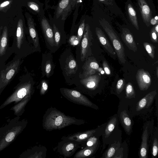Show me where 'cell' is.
<instances>
[{
  "label": "cell",
  "instance_id": "obj_1",
  "mask_svg": "<svg viewBox=\"0 0 158 158\" xmlns=\"http://www.w3.org/2000/svg\"><path fill=\"white\" fill-rule=\"evenodd\" d=\"M84 120L65 115L56 108L51 107L46 111L43 117L42 126L47 131L60 130L72 125H80Z\"/></svg>",
  "mask_w": 158,
  "mask_h": 158
},
{
  "label": "cell",
  "instance_id": "obj_2",
  "mask_svg": "<svg viewBox=\"0 0 158 158\" xmlns=\"http://www.w3.org/2000/svg\"><path fill=\"white\" fill-rule=\"evenodd\" d=\"M100 23L112 43L119 62L125 64L126 60L124 48L119 37L107 22L102 21Z\"/></svg>",
  "mask_w": 158,
  "mask_h": 158
},
{
  "label": "cell",
  "instance_id": "obj_3",
  "mask_svg": "<svg viewBox=\"0 0 158 158\" xmlns=\"http://www.w3.org/2000/svg\"><path fill=\"white\" fill-rule=\"evenodd\" d=\"M60 91L63 95L71 102L93 108L95 107L94 104L85 96L77 91L63 88L61 89Z\"/></svg>",
  "mask_w": 158,
  "mask_h": 158
},
{
  "label": "cell",
  "instance_id": "obj_4",
  "mask_svg": "<svg viewBox=\"0 0 158 158\" xmlns=\"http://www.w3.org/2000/svg\"><path fill=\"white\" fill-rule=\"evenodd\" d=\"M32 94V86L30 81L22 84L15 92L7 99L1 107L13 102H17L24 98L31 97Z\"/></svg>",
  "mask_w": 158,
  "mask_h": 158
},
{
  "label": "cell",
  "instance_id": "obj_5",
  "mask_svg": "<svg viewBox=\"0 0 158 158\" xmlns=\"http://www.w3.org/2000/svg\"><path fill=\"white\" fill-rule=\"evenodd\" d=\"M81 143L68 139H61L57 145V151L64 158L72 156L81 147Z\"/></svg>",
  "mask_w": 158,
  "mask_h": 158
},
{
  "label": "cell",
  "instance_id": "obj_6",
  "mask_svg": "<svg viewBox=\"0 0 158 158\" xmlns=\"http://www.w3.org/2000/svg\"><path fill=\"white\" fill-rule=\"evenodd\" d=\"M19 59L16 60L0 72V89L5 87L17 72L20 64Z\"/></svg>",
  "mask_w": 158,
  "mask_h": 158
},
{
  "label": "cell",
  "instance_id": "obj_7",
  "mask_svg": "<svg viewBox=\"0 0 158 158\" xmlns=\"http://www.w3.org/2000/svg\"><path fill=\"white\" fill-rule=\"evenodd\" d=\"M83 33L81 51L80 58L81 61H84L86 57L93 40L92 33L88 24H86Z\"/></svg>",
  "mask_w": 158,
  "mask_h": 158
},
{
  "label": "cell",
  "instance_id": "obj_8",
  "mask_svg": "<svg viewBox=\"0 0 158 158\" xmlns=\"http://www.w3.org/2000/svg\"><path fill=\"white\" fill-rule=\"evenodd\" d=\"M136 79L139 89L147 90L150 86L152 79L149 72L143 69H138L136 74Z\"/></svg>",
  "mask_w": 158,
  "mask_h": 158
},
{
  "label": "cell",
  "instance_id": "obj_9",
  "mask_svg": "<svg viewBox=\"0 0 158 158\" xmlns=\"http://www.w3.org/2000/svg\"><path fill=\"white\" fill-rule=\"evenodd\" d=\"M96 131V129H93L84 132H79L67 136H63L62 138L61 139L74 140L82 143L83 142L86 141L90 137L93 136Z\"/></svg>",
  "mask_w": 158,
  "mask_h": 158
},
{
  "label": "cell",
  "instance_id": "obj_10",
  "mask_svg": "<svg viewBox=\"0 0 158 158\" xmlns=\"http://www.w3.org/2000/svg\"><path fill=\"white\" fill-rule=\"evenodd\" d=\"M101 79V75L99 73L85 78L80 80V82L85 88L93 90L97 88Z\"/></svg>",
  "mask_w": 158,
  "mask_h": 158
},
{
  "label": "cell",
  "instance_id": "obj_11",
  "mask_svg": "<svg viewBox=\"0 0 158 158\" xmlns=\"http://www.w3.org/2000/svg\"><path fill=\"white\" fill-rule=\"evenodd\" d=\"M99 68V65L94 58H89L84 66L83 75L84 78L94 74Z\"/></svg>",
  "mask_w": 158,
  "mask_h": 158
},
{
  "label": "cell",
  "instance_id": "obj_12",
  "mask_svg": "<svg viewBox=\"0 0 158 158\" xmlns=\"http://www.w3.org/2000/svg\"><path fill=\"white\" fill-rule=\"evenodd\" d=\"M95 31L99 41L104 48L110 55L112 56L115 55L116 52L100 28L96 27Z\"/></svg>",
  "mask_w": 158,
  "mask_h": 158
},
{
  "label": "cell",
  "instance_id": "obj_13",
  "mask_svg": "<svg viewBox=\"0 0 158 158\" xmlns=\"http://www.w3.org/2000/svg\"><path fill=\"white\" fill-rule=\"evenodd\" d=\"M121 37L125 45L130 50L135 52L137 51V48L134 37L129 29L126 28L123 29Z\"/></svg>",
  "mask_w": 158,
  "mask_h": 158
},
{
  "label": "cell",
  "instance_id": "obj_14",
  "mask_svg": "<svg viewBox=\"0 0 158 158\" xmlns=\"http://www.w3.org/2000/svg\"><path fill=\"white\" fill-rule=\"evenodd\" d=\"M41 23L44 35L48 42L52 46L55 45L53 31L48 21L46 19L43 18L41 20Z\"/></svg>",
  "mask_w": 158,
  "mask_h": 158
},
{
  "label": "cell",
  "instance_id": "obj_15",
  "mask_svg": "<svg viewBox=\"0 0 158 158\" xmlns=\"http://www.w3.org/2000/svg\"><path fill=\"white\" fill-rule=\"evenodd\" d=\"M156 94V91L155 90L147 94L137 103L136 111H139L144 108H148L153 102Z\"/></svg>",
  "mask_w": 158,
  "mask_h": 158
},
{
  "label": "cell",
  "instance_id": "obj_16",
  "mask_svg": "<svg viewBox=\"0 0 158 158\" xmlns=\"http://www.w3.org/2000/svg\"><path fill=\"white\" fill-rule=\"evenodd\" d=\"M27 25L30 35L33 41L35 48H40L39 38L32 19L28 18L27 20Z\"/></svg>",
  "mask_w": 158,
  "mask_h": 158
},
{
  "label": "cell",
  "instance_id": "obj_17",
  "mask_svg": "<svg viewBox=\"0 0 158 158\" xmlns=\"http://www.w3.org/2000/svg\"><path fill=\"white\" fill-rule=\"evenodd\" d=\"M147 128V127H146L142 135V142L139 152V157L141 158L148 157V133Z\"/></svg>",
  "mask_w": 158,
  "mask_h": 158
},
{
  "label": "cell",
  "instance_id": "obj_18",
  "mask_svg": "<svg viewBox=\"0 0 158 158\" xmlns=\"http://www.w3.org/2000/svg\"><path fill=\"white\" fill-rule=\"evenodd\" d=\"M21 127H17L12 131L9 132L0 142V151L5 147L12 141L21 130Z\"/></svg>",
  "mask_w": 158,
  "mask_h": 158
},
{
  "label": "cell",
  "instance_id": "obj_19",
  "mask_svg": "<svg viewBox=\"0 0 158 158\" xmlns=\"http://www.w3.org/2000/svg\"><path fill=\"white\" fill-rule=\"evenodd\" d=\"M138 0L143 19L145 23H148L151 17V13L149 7L145 0Z\"/></svg>",
  "mask_w": 158,
  "mask_h": 158
},
{
  "label": "cell",
  "instance_id": "obj_20",
  "mask_svg": "<svg viewBox=\"0 0 158 158\" xmlns=\"http://www.w3.org/2000/svg\"><path fill=\"white\" fill-rule=\"evenodd\" d=\"M2 27L0 28V56L4 55L6 52L8 42V29L6 26L3 29L2 33L1 35Z\"/></svg>",
  "mask_w": 158,
  "mask_h": 158
},
{
  "label": "cell",
  "instance_id": "obj_21",
  "mask_svg": "<svg viewBox=\"0 0 158 158\" xmlns=\"http://www.w3.org/2000/svg\"><path fill=\"white\" fill-rule=\"evenodd\" d=\"M98 143L92 147H85L83 149L77 152L74 155V158H84L92 156L97 148Z\"/></svg>",
  "mask_w": 158,
  "mask_h": 158
},
{
  "label": "cell",
  "instance_id": "obj_22",
  "mask_svg": "<svg viewBox=\"0 0 158 158\" xmlns=\"http://www.w3.org/2000/svg\"><path fill=\"white\" fill-rule=\"evenodd\" d=\"M66 73L67 76L76 73L78 69V65L72 56L67 58L65 68Z\"/></svg>",
  "mask_w": 158,
  "mask_h": 158
},
{
  "label": "cell",
  "instance_id": "obj_23",
  "mask_svg": "<svg viewBox=\"0 0 158 158\" xmlns=\"http://www.w3.org/2000/svg\"><path fill=\"white\" fill-rule=\"evenodd\" d=\"M23 21L19 19L18 22L16 31V45L20 49L23 43L24 38V29Z\"/></svg>",
  "mask_w": 158,
  "mask_h": 158
},
{
  "label": "cell",
  "instance_id": "obj_24",
  "mask_svg": "<svg viewBox=\"0 0 158 158\" xmlns=\"http://www.w3.org/2000/svg\"><path fill=\"white\" fill-rule=\"evenodd\" d=\"M120 117L123 125L126 132L129 133L132 128L131 121L126 110L121 112Z\"/></svg>",
  "mask_w": 158,
  "mask_h": 158
},
{
  "label": "cell",
  "instance_id": "obj_25",
  "mask_svg": "<svg viewBox=\"0 0 158 158\" xmlns=\"http://www.w3.org/2000/svg\"><path fill=\"white\" fill-rule=\"evenodd\" d=\"M127 10L130 19L133 25L137 30H139V27L136 13L131 5L130 3L128 5Z\"/></svg>",
  "mask_w": 158,
  "mask_h": 158
},
{
  "label": "cell",
  "instance_id": "obj_26",
  "mask_svg": "<svg viewBox=\"0 0 158 158\" xmlns=\"http://www.w3.org/2000/svg\"><path fill=\"white\" fill-rule=\"evenodd\" d=\"M120 143L119 142H115L112 144L111 146L105 152L104 155L102 157L105 158H111L114 155L116 151L119 148Z\"/></svg>",
  "mask_w": 158,
  "mask_h": 158
},
{
  "label": "cell",
  "instance_id": "obj_27",
  "mask_svg": "<svg viewBox=\"0 0 158 158\" xmlns=\"http://www.w3.org/2000/svg\"><path fill=\"white\" fill-rule=\"evenodd\" d=\"M117 122V118L114 117L109 121L105 130V137L107 138L110 135L115 126Z\"/></svg>",
  "mask_w": 158,
  "mask_h": 158
},
{
  "label": "cell",
  "instance_id": "obj_28",
  "mask_svg": "<svg viewBox=\"0 0 158 158\" xmlns=\"http://www.w3.org/2000/svg\"><path fill=\"white\" fill-rule=\"evenodd\" d=\"M126 97L131 98L135 97V93L134 87L130 82H128L126 85Z\"/></svg>",
  "mask_w": 158,
  "mask_h": 158
},
{
  "label": "cell",
  "instance_id": "obj_29",
  "mask_svg": "<svg viewBox=\"0 0 158 158\" xmlns=\"http://www.w3.org/2000/svg\"><path fill=\"white\" fill-rule=\"evenodd\" d=\"M143 45L150 56L152 59H154L155 57L154 46L152 44L148 42H144Z\"/></svg>",
  "mask_w": 158,
  "mask_h": 158
},
{
  "label": "cell",
  "instance_id": "obj_30",
  "mask_svg": "<svg viewBox=\"0 0 158 158\" xmlns=\"http://www.w3.org/2000/svg\"><path fill=\"white\" fill-rule=\"evenodd\" d=\"M30 98L31 97L25 98L22 100L19 103L15 106L13 108V109L15 111V114L19 113L25 106Z\"/></svg>",
  "mask_w": 158,
  "mask_h": 158
},
{
  "label": "cell",
  "instance_id": "obj_31",
  "mask_svg": "<svg viewBox=\"0 0 158 158\" xmlns=\"http://www.w3.org/2000/svg\"><path fill=\"white\" fill-rule=\"evenodd\" d=\"M53 34H54V39L55 42V45L56 46H59L60 43V35L58 29L56 27L55 24H53Z\"/></svg>",
  "mask_w": 158,
  "mask_h": 158
},
{
  "label": "cell",
  "instance_id": "obj_32",
  "mask_svg": "<svg viewBox=\"0 0 158 158\" xmlns=\"http://www.w3.org/2000/svg\"><path fill=\"white\" fill-rule=\"evenodd\" d=\"M70 1V0H61L58 5V12L60 13L63 10H65L67 8Z\"/></svg>",
  "mask_w": 158,
  "mask_h": 158
},
{
  "label": "cell",
  "instance_id": "obj_33",
  "mask_svg": "<svg viewBox=\"0 0 158 158\" xmlns=\"http://www.w3.org/2000/svg\"><path fill=\"white\" fill-rule=\"evenodd\" d=\"M85 26V20H83L80 25L77 32V38L80 42L82 38Z\"/></svg>",
  "mask_w": 158,
  "mask_h": 158
},
{
  "label": "cell",
  "instance_id": "obj_34",
  "mask_svg": "<svg viewBox=\"0 0 158 158\" xmlns=\"http://www.w3.org/2000/svg\"><path fill=\"white\" fill-rule=\"evenodd\" d=\"M86 141L85 147H92L98 143V138L94 136H92L89 138Z\"/></svg>",
  "mask_w": 158,
  "mask_h": 158
},
{
  "label": "cell",
  "instance_id": "obj_35",
  "mask_svg": "<svg viewBox=\"0 0 158 158\" xmlns=\"http://www.w3.org/2000/svg\"><path fill=\"white\" fill-rule=\"evenodd\" d=\"M125 84V80L124 79L119 80L116 86V89L117 93L119 94L123 91Z\"/></svg>",
  "mask_w": 158,
  "mask_h": 158
},
{
  "label": "cell",
  "instance_id": "obj_36",
  "mask_svg": "<svg viewBox=\"0 0 158 158\" xmlns=\"http://www.w3.org/2000/svg\"><path fill=\"white\" fill-rule=\"evenodd\" d=\"M158 151V142L157 139L155 138L153 143L152 149V154L153 157H156Z\"/></svg>",
  "mask_w": 158,
  "mask_h": 158
},
{
  "label": "cell",
  "instance_id": "obj_37",
  "mask_svg": "<svg viewBox=\"0 0 158 158\" xmlns=\"http://www.w3.org/2000/svg\"><path fill=\"white\" fill-rule=\"evenodd\" d=\"M150 37L151 41L154 43H158V36L155 31L154 27L152 28L150 32Z\"/></svg>",
  "mask_w": 158,
  "mask_h": 158
},
{
  "label": "cell",
  "instance_id": "obj_38",
  "mask_svg": "<svg viewBox=\"0 0 158 158\" xmlns=\"http://www.w3.org/2000/svg\"><path fill=\"white\" fill-rule=\"evenodd\" d=\"M27 6L31 9L36 12H39L40 11V8L36 3L33 2H27Z\"/></svg>",
  "mask_w": 158,
  "mask_h": 158
},
{
  "label": "cell",
  "instance_id": "obj_39",
  "mask_svg": "<svg viewBox=\"0 0 158 158\" xmlns=\"http://www.w3.org/2000/svg\"><path fill=\"white\" fill-rule=\"evenodd\" d=\"M48 88V84L46 81L43 80L41 83V89L40 93L41 95H43L46 92Z\"/></svg>",
  "mask_w": 158,
  "mask_h": 158
},
{
  "label": "cell",
  "instance_id": "obj_40",
  "mask_svg": "<svg viewBox=\"0 0 158 158\" xmlns=\"http://www.w3.org/2000/svg\"><path fill=\"white\" fill-rule=\"evenodd\" d=\"M102 66L106 73L107 75L110 74L111 73L110 69L107 62L106 61H103Z\"/></svg>",
  "mask_w": 158,
  "mask_h": 158
},
{
  "label": "cell",
  "instance_id": "obj_41",
  "mask_svg": "<svg viewBox=\"0 0 158 158\" xmlns=\"http://www.w3.org/2000/svg\"><path fill=\"white\" fill-rule=\"evenodd\" d=\"M51 64L50 61H47L45 66V72L46 75L48 76L50 73L51 70Z\"/></svg>",
  "mask_w": 158,
  "mask_h": 158
},
{
  "label": "cell",
  "instance_id": "obj_42",
  "mask_svg": "<svg viewBox=\"0 0 158 158\" xmlns=\"http://www.w3.org/2000/svg\"><path fill=\"white\" fill-rule=\"evenodd\" d=\"M78 40L77 37L75 36H72L69 40V41L71 44L73 45H77L79 41H75Z\"/></svg>",
  "mask_w": 158,
  "mask_h": 158
},
{
  "label": "cell",
  "instance_id": "obj_43",
  "mask_svg": "<svg viewBox=\"0 0 158 158\" xmlns=\"http://www.w3.org/2000/svg\"><path fill=\"white\" fill-rule=\"evenodd\" d=\"M10 3L11 1H6L1 3L0 4V10L9 6Z\"/></svg>",
  "mask_w": 158,
  "mask_h": 158
},
{
  "label": "cell",
  "instance_id": "obj_44",
  "mask_svg": "<svg viewBox=\"0 0 158 158\" xmlns=\"http://www.w3.org/2000/svg\"><path fill=\"white\" fill-rule=\"evenodd\" d=\"M151 23L152 25H154L157 23V20H155L154 19L152 18L150 20Z\"/></svg>",
  "mask_w": 158,
  "mask_h": 158
},
{
  "label": "cell",
  "instance_id": "obj_45",
  "mask_svg": "<svg viewBox=\"0 0 158 158\" xmlns=\"http://www.w3.org/2000/svg\"><path fill=\"white\" fill-rule=\"evenodd\" d=\"M156 32L157 35H158V25L157 24V25L155 26V27L154 28Z\"/></svg>",
  "mask_w": 158,
  "mask_h": 158
},
{
  "label": "cell",
  "instance_id": "obj_46",
  "mask_svg": "<svg viewBox=\"0 0 158 158\" xmlns=\"http://www.w3.org/2000/svg\"><path fill=\"white\" fill-rule=\"evenodd\" d=\"M156 74L157 77H158V66H157L156 68Z\"/></svg>",
  "mask_w": 158,
  "mask_h": 158
},
{
  "label": "cell",
  "instance_id": "obj_47",
  "mask_svg": "<svg viewBox=\"0 0 158 158\" xmlns=\"http://www.w3.org/2000/svg\"><path fill=\"white\" fill-rule=\"evenodd\" d=\"M154 19L156 20H157L158 19V17L157 16H156L155 17Z\"/></svg>",
  "mask_w": 158,
  "mask_h": 158
},
{
  "label": "cell",
  "instance_id": "obj_48",
  "mask_svg": "<svg viewBox=\"0 0 158 158\" xmlns=\"http://www.w3.org/2000/svg\"><path fill=\"white\" fill-rule=\"evenodd\" d=\"M100 0V1H104V0Z\"/></svg>",
  "mask_w": 158,
  "mask_h": 158
}]
</instances>
